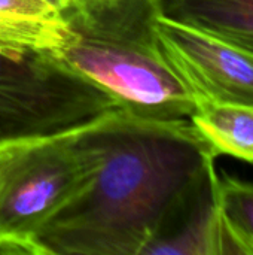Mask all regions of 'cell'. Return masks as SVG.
I'll use <instances>...</instances> for the list:
<instances>
[{
	"label": "cell",
	"mask_w": 253,
	"mask_h": 255,
	"mask_svg": "<svg viewBox=\"0 0 253 255\" xmlns=\"http://www.w3.org/2000/svg\"><path fill=\"white\" fill-rule=\"evenodd\" d=\"M78 134L94 158L91 178L37 232L33 255H142L215 166L216 155L191 121L113 109Z\"/></svg>",
	"instance_id": "6da1fadb"
},
{
	"label": "cell",
	"mask_w": 253,
	"mask_h": 255,
	"mask_svg": "<svg viewBox=\"0 0 253 255\" xmlns=\"http://www.w3.org/2000/svg\"><path fill=\"white\" fill-rule=\"evenodd\" d=\"M63 43L51 52L119 109L155 121H189L197 99L163 51L158 0H70Z\"/></svg>",
	"instance_id": "7a4b0ae2"
},
{
	"label": "cell",
	"mask_w": 253,
	"mask_h": 255,
	"mask_svg": "<svg viewBox=\"0 0 253 255\" xmlns=\"http://www.w3.org/2000/svg\"><path fill=\"white\" fill-rule=\"evenodd\" d=\"M92 169L78 128L0 142V254H31L33 238Z\"/></svg>",
	"instance_id": "3957f363"
},
{
	"label": "cell",
	"mask_w": 253,
	"mask_h": 255,
	"mask_svg": "<svg viewBox=\"0 0 253 255\" xmlns=\"http://www.w3.org/2000/svg\"><path fill=\"white\" fill-rule=\"evenodd\" d=\"M113 109L49 49L0 48V142L69 131Z\"/></svg>",
	"instance_id": "277c9868"
},
{
	"label": "cell",
	"mask_w": 253,
	"mask_h": 255,
	"mask_svg": "<svg viewBox=\"0 0 253 255\" xmlns=\"http://www.w3.org/2000/svg\"><path fill=\"white\" fill-rule=\"evenodd\" d=\"M164 54L200 103L253 106V55L200 30L160 16Z\"/></svg>",
	"instance_id": "5b68a950"
},
{
	"label": "cell",
	"mask_w": 253,
	"mask_h": 255,
	"mask_svg": "<svg viewBox=\"0 0 253 255\" xmlns=\"http://www.w3.org/2000/svg\"><path fill=\"white\" fill-rule=\"evenodd\" d=\"M142 255H231L215 166L186 194Z\"/></svg>",
	"instance_id": "8992f818"
},
{
	"label": "cell",
	"mask_w": 253,
	"mask_h": 255,
	"mask_svg": "<svg viewBox=\"0 0 253 255\" xmlns=\"http://www.w3.org/2000/svg\"><path fill=\"white\" fill-rule=\"evenodd\" d=\"M161 18L215 36L253 55V0H158Z\"/></svg>",
	"instance_id": "52a82bcc"
},
{
	"label": "cell",
	"mask_w": 253,
	"mask_h": 255,
	"mask_svg": "<svg viewBox=\"0 0 253 255\" xmlns=\"http://www.w3.org/2000/svg\"><path fill=\"white\" fill-rule=\"evenodd\" d=\"M189 121L216 157L253 163V106L200 103Z\"/></svg>",
	"instance_id": "ba28073f"
},
{
	"label": "cell",
	"mask_w": 253,
	"mask_h": 255,
	"mask_svg": "<svg viewBox=\"0 0 253 255\" xmlns=\"http://www.w3.org/2000/svg\"><path fill=\"white\" fill-rule=\"evenodd\" d=\"M218 196L231 255H253V182L218 175Z\"/></svg>",
	"instance_id": "9c48e42d"
},
{
	"label": "cell",
	"mask_w": 253,
	"mask_h": 255,
	"mask_svg": "<svg viewBox=\"0 0 253 255\" xmlns=\"http://www.w3.org/2000/svg\"><path fill=\"white\" fill-rule=\"evenodd\" d=\"M43 1H46V3H49V4H52L55 9H58V10H61L70 0H43Z\"/></svg>",
	"instance_id": "30bf717a"
}]
</instances>
